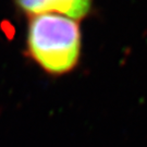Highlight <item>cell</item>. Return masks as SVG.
I'll return each mask as SVG.
<instances>
[{"mask_svg": "<svg viewBox=\"0 0 147 147\" xmlns=\"http://www.w3.org/2000/svg\"><path fill=\"white\" fill-rule=\"evenodd\" d=\"M27 48L32 59L48 73H67L80 58L79 24L56 13L34 16L27 30Z\"/></svg>", "mask_w": 147, "mask_h": 147, "instance_id": "1", "label": "cell"}, {"mask_svg": "<svg viewBox=\"0 0 147 147\" xmlns=\"http://www.w3.org/2000/svg\"><path fill=\"white\" fill-rule=\"evenodd\" d=\"M20 9L32 16L56 13L70 19H81L88 13L92 0H14Z\"/></svg>", "mask_w": 147, "mask_h": 147, "instance_id": "2", "label": "cell"}]
</instances>
